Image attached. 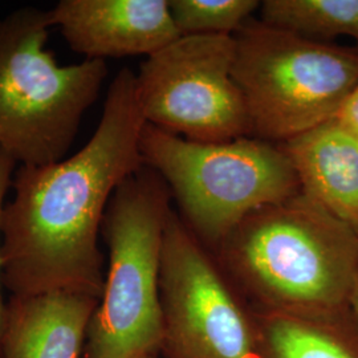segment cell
Listing matches in <instances>:
<instances>
[{"label":"cell","mask_w":358,"mask_h":358,"mask_svg":"<svg viewBox=\"0 0 358 358\" xmlns=\"http://www.w3.org/2000/svg\"><path fill=\"white\" fill-rule=\"evenodd\" d=\"M334 118L358 138V81Z\"/></svg>","instance_id":"obj_16"},{"label":"cell","mask_w":358,"mask_h":358,"mask_svg":"<svg viewBox=\"0 0 358 358\" xmlns=\"http://www.w3.org/2000/svg\"><path fill=\"white\" fill-rule=\"evenodd\" d=\"M145 124L136 73L124 68L81 150L52 165L17 170L0 220L1 282L13 296L68 291L101 299L99 234L115 190L145 166Z\"/></svg>","instance_id":"obj_1"},{"label":"cell","mask_w":358,"mask_h":358,"mask_svg":"<svg viewBox=\"0 0 358 358\" xmlns=\"http://www.w3.org/2000/svg\"><path fill=\"white\" fill-rule=\"evenodd\" d=\"M51 27L35 7L0 19V149L20 166L64 159L108 76L103 60L57 64L45 48Z\"/></svg>","instance_id":"obj_4"},{"label":"cell","mask_w":358,"mask_h":358,"mask_svg":"<svg viewBox=\"0 0 358 358\" xmlns=\"http://www.w3.org/2000/svg\"><path fill=\"white\" fill-rule=\"evenodd\" d=\"M260 4L257 0H169L180 36H234Z\"/></svg>","instance_id":"obj_14"},{"label":"cell","mask_w":358,"mask_h":358,"mask_svg":"<svg viewBox=\"0 0 358 358\" xmlns=\"http://www.w3.org/2000/svg\"><path fill=\"white\" fill-rule=\"evenodd\" d=\"M260 20L322 43L348 36L358 48V0H266Z\"/></svg>","instance_id":"obj_13"},{"label":"cell","mask_w":358,"mask_h":358,"mask_svg":"<svg viewBox=\"0 0 358 358\" xmlns=\"http://www.w3.org/2000/svg\"><path fill=\"white\" fill-rule=\"evenodd\" d=\"M99 301L68 291L13 296L6 309L1 358H84Z\"/></svg>","instance_id":"obj_10"},{"label":"cell","mask_w":358,"mask_h":358,"mask_svg":"<svg viewBox=\"0 0 358 358\" xmlns=\"http://www.w3.org/2000/svg\"><path fill=\"white\" fill-rule=\"evenodd\" d=\"M50 16L72 51L88 60L148 57L180 36L167 0H62Z\"/></svg>","instance_id":"obj_9"},{"label":"cell","mask_w":358,"mask_h":358,"mask_svg":"<svg viewBox=\"0 0 358 358\" xmlns=\"http://www.w3.org/2000/svg\"><path fill=\"white\" fill-rule=\"evenodd\" d=\"M165 180L143 166L115 190L101 235L109 264L90 319L84 358L159 357L164 319L159 272L171 214Z\"/></svg>","instance_id":"obj_3"},{"label":"cell","mask_w":358,"mask_h":358,"mask_svg":"<svg viewBox=\"0 0 358 358\" xmlns=\"http://www.w3.org/2000/svg\"><path fill=\"white\" fill-rule=\"evenodd\" d=\"M232 76L251 137L285 142L329 121L358 81V48L250 19L234 35Z\"/></svg>","instance_id":"obj_6"},{"label":"cell","mask_w":358,"mask_h":358,"mask_svg":"<svg viewBox=\"0 0 358 358\" xmlns=\"http://www.w3.org/2000/svg\"><path fill=\"white\" fill-rule=\"evenodd\" d=\"M349 310H350L352 319L355 321L358 331V275L355 285H353L352 294H350V299H349Z\"/></svg>","instance_id":"obj_17"},{"label":"cell","mask_w":358,"mask_h":358,"mask_svg":"<svg viewBox=\"0 0 358 358\" xmlns=\"http://www.w3.org/2000/svg\"><path fill=\"white\" fill-rule=\"evenodd\" d=\"M254 315L262 358H358V331L349 309L325 315Z\"/></svg>","instance_id":"obj_12"},{"label":"cell","mask_w":358,"mask_h":358,"mask_svg":"<svg viewBox=\"0 0 358 358\" xmlns=\"http://www.w3.org/2000/svg\"><path fill=\"white\" fill-rule=\"evenodd\" d=\"M159 291V358H262L254 310L176 211L164 236Z\"/></svg>","instance_id":"obj_7"},{"label":"cell","mask_w":358,"mask_h":358,"mask_svg":"<svg viewBox=\"0 0 358 358\" xmlns=\"http://www.w3.org/2000/svg\"><path fill=\"white\" fill-rule=\"evenodd\" d=\"M150 358H159V357H150Z\"/></svg>","instance_id":"obj_18"},{"label":"cell","mask_w":358,"mask_h":358,"mask_svg":"<svg viewBox=\"0 0 358 358\" xmlns=\"http://www.w3.org/2000/svg\"><path fill=\"white\" fill-rule=\"evenodd\" d=\"M282 145L301 192L358 234V138L332 118Z\"/></svg>","instance_id":"obj_11"},{"label":"cell","mask_w":358,"mask_h":358,"mask_svg":"<svg viewBox=\"0 0 358 358\" xmlns=\"http://www.w3.org/2000/svg\"><path fill=\"white\" fill-rule=\"evenodd\" d=\"M140 146L143 165L165 180L182 220L215 248L252 213L301 192L282 143L196 142L145 124Z\"/></svg>","instance_id":"obj_5"},{"label":"cell","mask_w":358,"mask_h":358,"mask_svg":"<svg viewBox=\"0 0 358 358\" xmlns=\"http://www.w3.org/2000/svg\"><path fill=\"white\" fill-rule=\"evenodd\" d=\"M234 59L235 40L227 35L179 36L148 56L136 73L146 124L196 142L251 137Z\"/></svg>","instance_id":"obj_8"},{"label":"cell","mask_w":358,"mask_h":358,"mask_svg":"<svg viewBox=\"0 0 358 358\" xmlns=\"http://www.w3.org/2000/svg\"><path fill=\"white\" fill-rule=\"evenodd\" d=\"M15 165L17 164L13 161V158L0 149V220H1L3 207H4L3 206L4 196L11 185ZM0 284H1V256H0ZM6 309H7V304H4L1 291H0V358H1V338H3V331H4V321H6Z\"/></svg>","instance_id":"obj_15"},{"label":"cell","mask_w":358,"mask_h":358,"mask_svg":"<svg viewBox=\"0 0 358 358\" xmlns=\"http://www.w3.org/2000/svg\"><path fill=\"white\" fill-rule=\"evenodd\" d=\"M217 264L257 313L349 309L358 234L306 192L262 207L217 247Z\"/></svg>","instance_id":"obj_2"}]
</instances>
